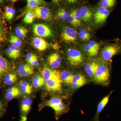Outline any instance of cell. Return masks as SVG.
Wrapping results in <instances>:
<instances>
[{
	"instance_id": "obj_28",
	"label": "cell",
	"mask_w": 121,
	"mask_h": 121,
	"mask_svg": "<svg viewBox=\"0 0 121 121\" xmlns=\"http://www.w3.org/2000/svg\"><path fill=\"white\" fill-rule=\"evenodd\" d=\"M115 2L116 0H101L100 4L102 7L107 9L113 7Z\"/></svg>"
},
{
	"instance_id": "obj_6",
	"label": "cell",
	"mask_w": 121,
	"mask_h": 121,
	"mask_svg": "<svg viewBox=\"0 0 121 121\" xmlns=\"http://www.w3.org/2000/svg\"><path fill=\"white\" fill-rule=\"evenodd\" d=\"M33 31L37 37H48L52 36L51 30L47 25L43 24H36L33 27Z\"/></svg>"
},
{
	"instance_id": "obj_26",
	"label": "cell",
	"mask_w": 121,
	"mask_h": 121,
	"mask_svg": "<svg viewBox=\"0 0 121 121\" xmlns=\"http://www.w3.org/2000/svg\"><path fill=\"white\" fill-rule=\"evenodd\" d=\"M15 9L9 6L5 8L4 12V17L8 21H11L13 19L15 15Z\"/></svg>"
},
{
	"instance_id": "obj_49",
	"label": "cell",
	"mask_w": 121,
	"mask_h": 121,
	"mask_svg": "<svg viewBox=\"0 0 121 121\" xmlns=\"http://www.w3.org/2000/svg\"><path fill=\"white\" fill-rule=\"evenodd\" d=\"M27 1H29L31 0H27Z\"/></svg>"
},
{
	"instance_id": "obj_23",
	"label": "cell",
	"mask_w": 121,
	"mask_h": 121,
	"mask_svg": "<svg viewBox=\"0 0 121 121\" xmlns=\"http://www.w3.org/2000/svg\"><path fill=\"white\" fill-rule=\"evenodd\" d=\"M45 83V81L43 76L37 75L35 76L32 79V85L35 88H40L43 86Z\"/></svg>"
},
{
	"instance_id": "obj_38",
	"label": "cell",
	"mask_w": 121,
	"mask_h": 121,
	"mask_svg": "<svg viewBox=\"0 0 121 121\" xmlns=\"http://www.w3.org/2000/svg\"><path fill=\"white\" fill-rule=\"evenodd\" d=\"M36 56L33 53H29L27 54L26 56V60L29 64L31 62V60Z\"/></svg>"
},
{
	"instance_id": "obj_46",
	"label": "cell",
	"mask_w": 121,
	"mask_h": 121,
	"mask_svg": "<svg viewBox=\"0 0 121 121\" xmlns=\"http://www.w3.org/2000/svg\"><path fill=\"white\" fill-rule=\"evenodd\" d=\"M11 0L12 2H16L17 1L19 0Z\"/></svg>"
},
{
	"instance_id": "obj_13",
	"label": "cell",
	"mask_w": 121,
	"mask_h": 121,
	"mask_svg": "<svg viewBox=\"0 0 121 121\" xmlns=\"http://www.w3.org/2000/svg\"><path fill=\"white\" fill-rule=\"evenodd\" d=\"M48 62L52 69L58 68L62 62V60L58 53H54L50 55L48 58Z\"/></svg>"
},
{
	"instance_id": "obj_45",
	"label": "cell",
	"mask_w": 121,
	"mask_h": 121,
	"mask_svg": "<svg viewBox=\"0 0 121 121\" xmlns=\"http://www.w3.org/2000/svg\"><path fill=\"white\" fill-rule=\"evenodd\" d=\"M60 0H52V2L54 3L57 4L59 1H60Z\"/></svg>"
},
{
	"instance_id": "obj_36",
	"label": "cell",
	"mask_w": 121,
	"mask_h": 121,
	"mask_svg": "<svg viewBox=\"0 0 121 121\" xmlns=\"http://www.w3.org/2000/svg\"><path fill=\"white\" fill-rule=\"evenodd\" d=\"M7 52L8 56L11 58L13 59H16L17 58V56L10 47L7 49Z\"/></svg>"
},
{
	"instance_id": "obj_40",
	"label": "cell",
	"mask_w": 121,
	"mask_h": 121,
	"mask_svg": "<svg viewBox=\"0 0 121 121\" xmlns=\"http://www.w3.org/2000/svg\"><path fill=\"white\" fill-rule=\"evenodd\" d=\"M59 11L67 19L68 17H69L70 14H69V12H67V11H66L64 9H60L59 10Z\"/></svg>"
},
{
	"instance_id": "obj_7",
	"label": "cell",
	"mask_w": 121,
	"mask_h": 121,
	"mask_svg": "<svg viewBox=\"0 0 121 121\" xmlns=\"http://www.w3.org/2000/svg\"><path fill=\"white\" fill-rule=\"evenodd\" d=\"M45 85L48 91L51 92H57L61 89V80L59 75L54 76L45 81Z\"/></svg>"
},
{
	"instance_id": "obj_21",
	"label": "cell",
	"mask_w": 121,
	"mask_h": 121,
	"mask_svg": "<svg viewBox=\"0 0 121 121\" xmlns=\"http://www.w3.org/2000/svg\"><path fill=\"white\" fill-rule=\"evenodd\" d=\"M27 2V4L26 8V13L35 8L38 6L45 4V1L44 0H31Z\"/></svg>"
},
{
	"instance_id": "obj_5",
	"label": "cell",
	"mask_w": 121,
	"mask_h": 121,
	"mask_svg": "<svg viewBox=\"0 0 121 121\" xmlns=\"http://www.w3.org/2000/svg\"><path fill=\"white\" fill-rule=\"evenodd\" d=\"M120 45L117 44H111L106 46L103 48L101 52V56L104 60H110L121 50Z\"/></svg>"
},
{
	"instance_id": "obj_27",
	"label": "cell",
	"mask_w": 121,
	"mask_h": 121,
	"mask_svg": "<svg viewBox=\"0 0 121 121\" xmlns=\"http://www.w3.org/2000/svg\"><path fill=\"white\" fill-rule=\"evenodd\" d=\"M8 67V61L0 55V76L6 72Z\"/></svg>"
},
{
	"instance_id": "obj_44",
	"label": "cell",
	"mask_w": 121,
	"mask_h": 121,
	"mask_svg": "<svg viewBox=\"0 0 121 121\" xmlns=\"http://www.w3.org/2000/svg\"><path fill=\"white\" fill-rule=\"evenodd\" d=\"M2 38H3V34H2V31L0 29V41L2 40Z\"/></svg>"
},
{
	"instance_id": "obj_11",
	"label": "cell",
	"mask_w": 121,
	"mask_h": 121,
	"mask_svg": "<svg viewBox=\"0 0 121 121\" xmlns=\"http://www.w3.org/2000/svg\"><path fill=\"white\" fill-rule=\"evenodd\" d=\"M86 83L85 78L81 74H76L74 75L71 83L70 84L73 89H78L84 86Z\"/></svg>"
},
{
	"instance_id": "obj_34",
	"label": "cell",
	"mask_w": 121,
	"mask_h": 121,
	"mask_svg": "<svg viewBox=\"0 0 121 121\" xmlns=\"http://www.w3.org/2000/svg\"><path fill=\"white\" fill-rule=\"evenodd\" d=\"M88 43L91 46L95 51L98 52L99 51L100 49V45L98 43H97L96 41H90Z\"/></svg>"
},
{
	"instance_id": "obj_29",
	"label": "cell",
	"mask_w": 121,
	"mask_h": 121,
	"mask_svg": "<svg viewBox=\"0 0 121 121\" xmlns=\"http://www.w3.org/2000/svg\"><path fill=\"white\" fill-rule=\"evenodd\" d=\"M35 17L33 13L31 11H28L26 13L23 20L24 22L27 24L32 23L34 21Z\"/></svg>"
},
{
	"instance_id": "obj_37",
	"label": "cell",
	"mask_w": 121,
	"mask_h": 121,
	"mask_svg": "<svg viewBox=\"0 0 121 121\" xmlns=\"http://www.w3.org/2000/svg\"><path fill=\"white\" fill-rule=\"evenodd\" d=\"M10 47L12 48L13 52H14L18 58L20 55V48L16 47V46L13 45H11Z\"/></svg>"
},
{
	"instance_id": "obj_31",
	"label": "cell",
	"mask_w": 121,
	"mask_h": 121,
	"mask_svg": "<svg viewBox=\"0 0 121 121\" xmlns=\"http://www.w3.org/2000/svg\"><path fill=\"white\" fill-rule=\"evenodd\" d=\"M84 48L89 56L91 57L95 56L98 54V52L95 51L88 43L85 45Z\"/></svg>"
},
{
	"instance_id": "obj_1",
	"label": "cell",
	"mask_w": 121,
	"mask_h": 121,
	"mask_svg": "<svg viewBox=\"0 0 121 121\" xmlns=\"http://www.w3.org/2000/svg\"><path fill=\"white\" fill-rule=\"evenodd\" d=\"M110 76L108 67L104 64H98L93 77L95 82L99 84H106L109 81Z\"/></svg>"
},
{
	"instance_id": "obj_12",
	"label": "cell",
	"mask_w": 121,
	"mask_h": 121,
	"mask_svg": "<svg viewBox=\"0 0 121 121\" xmlns=\"http://www.w3.org/2000/svg\"><path fill=\"white\" fill-rule=\"evenodd\" d=\"M18 75L21 77H26L34 73L32 66L29 64H23L20 65L17 70Z\"/></svg>"
},
{
	"instance_id": "obj_14",
	"label": "cell",
	"mask_w": 121,
	"mask_h": 121,
	"mask_svg": "<svg viewBox=\"0 0 121 121\" xmlns=\"http://www.w3.org/2000/svg\"><path fill=\"white\" fill-rule=\"evenodd\" d=\"M111 94V93L109 94L108 95L105 96V97H104L102 99L101 101L99 103V104L98 105L95 116L93 118V121H99V116L100 113L104 109V108L105 107L107 104L108 103L110 96Z\"/></svg>"
},
{
	"instance_id": "obj_10",
	"label": "cell",
	"mask_w": 121,
	"mask_h": 121,
	"mask_svg": "<svg viewBox=\"0 0 121 121\" xmlns=\"http://www.w3.org/2000/svg\"><path fill=\"white\" fill-rule=\"evenodd\" d=\"M32 44L35 48L40 51H45L50 46V44L45 40L37 36L33 39Z\"/></svg>"
},
{
	"instance_id": "obj_32",
	"label": "cell",
	"mask_w": 121,
	"mask_h": 121,
	"mask_svg": "<svg viewBox=\"0 0 121 121\" xmlns=\"http://www.w3.org/2000/svg\"><path fill=\"white\" fill-rule=\"evenodd\" d=\"M71 13L74 17L78 26H79L81 24V20H82L80 16V9H74L72 11Z\"/></svg>"
},
{
	"instance_id": "obj_47",
	"label": "cell",
	"mask_w": 121,
	"mask_h": 121,
	"mask_svg": "<svg viewBox=\"0 0 121 121\" xmlns=\"http://www.w3.org/2000/svg\"><path fill=\"white\" fill-rule=\"evenodd\" d=\"M3 0H0V4L1 3H2L3 2Z\"/></svg>"
},
{
	"instance_id": "obj_41",
	"label": "cell",
	"mask_w": 121,
	"mask_h": 121,
	"mask_svg": "<svg viewBox=\"0 0 121 121\" xmlns=\"http://www.w3.org/2000/svg\"><path fill=\"white\" fill-rule=\"evenodd\" d=\"M57 15H58V17L61 19L63 20L67 19V18L59 11H58V13H57Z\"/></svg>"
},
{
	"instance_id": "obj_18",
	"label": "cell",
	"mask_w": 121,
	"mask_h": 121,
	"mask_svg": "<svg viewBox=\"0 0 121 121\" xmlns=\"http://www.w3.org/2000/svg\"><path fill=\"white\" fill-rule=\"evenodd\" d=\"M20 93L19 88L16 86L12 87L7 90L5 97L8 100H11L19 96Z\"/></svg>"
},
{
	"instance_id": "obj_3",
	"label": "cell",
	"mask_w": 121,
	"mask_h": 121,
	"mask_svg": "<svg viewBox=\"0 0 121 121\" xmlns=\"http://www.w3.org/2000/svg\"><path fill=\"white\" fill-rule=\"evenodd\" d=\"M46 105L53 109L56 115L58 117L66 111V107L62 99L59 98H52L48 101Z\"/></svg>"
},
{
	"instance_id": "obj_24",
	"label": "cell",
	"mask_w": 121,
	"mask_h": 121,
	"mask_svg": "<svg viewBox=\"0 0 121 121\" xmlns=\"http://www.w3.org/2000/svg\"><path fill=\"white\" fill-rule=\"evenodd\" d=\"M17 80V76L16 74L14 73L7 74L4 77V83L5 84L8 85H12Z\"/></svg>"
},
{
	"instance_id": "obj_39",
	"label": "cell",
	"mask_w": 121,
	"mask_h": 121,
	"mask_svg": "<svg viewBox=\"0 0 121 121\" xmlns=\"http://www.w3.org/2000/svg\"><path fill=\"white\" fill-rule=\"evenodd\" d=\"M29 64H30L32 66H37L39 65V61L37 60V56L35 57Z\"/></svg>"
},
{
	"instance_id": "obj_25",
	"label": "cell",
	"mask_w": 121,
	"mask_h": 121,
	"mask_svg": "<svg viewBox=\"0 0 121 121\" xmlns=\"http://www.w3.org/2000/svg\"><path fill=\"white\" fill-rule=\"evenodd\" d=\"M15 33L17 36L20 39H24L26 37L28 30L26 28L22 27H17L15 29Z\"/></svg>"
},
{
	"instance_id": "obj_2",
	"label": "cell",
	"mask_w": 121,
	"mask_h": 121,
	"mask_svg": "<svg viewBox=\"0 0 121 121\" xmlns=\"http://www.w3.org/2000/svg\"><path fill=\"white\" fill-rule=\"evenodd\" d=\"M67 59L69 63L73 66L80 65L83 61V56L79 50L73 48L68 50Z\"/></svg>"
},
{
	"instance_id": "obj_8",
	"label": "cell",
	"mask_w": 121,
	"mask_h": 121,
	"mask_svg": "<svg viewBox=\"0 0 121 121\" xmlns=\"http://www.w3.org/2000/svg\"><path fill=\"white\" fill-rule=\"evenodd\" d=\"M78 33L73 29L69 27H66L63 29L60 35L63 41L66 43H73L77 39Z\"/></svg>"
},
{
	"instance_id": "obj_16",
	"label": "cell",
	"mask_w": 121,
	"mask_h": 121,
	"mask_svg": "<svg viewBox=\"0 0 121 121\" xmlns=\"http://www.w3.org/2000/svg\"><path fill=\"white\" fill-rule=\"evenodd\" d=\"M32 103L31 99L29 98H25L22 100L21 104V111L24 116H26L29 112Z\"/></svg>"
},
{
	"instance_id": "obj_15",
	"label": "cell",
	"mask_w": 121,
	"mask_h": 121,
	"mask_svg": "<svg viewBox=\"0 0 121 121\" xmlns=\"http://www.w3.org/2000/svg\"><path fill=\"white\" fill-rule=\"evenodd\" d=\"M81 20L85 22L90 21L92 17V13L87 7L83 6L80 9Z\"/></svg>"
},
{
	"instance_id": "obj_30",
	"label": "cell",
	"mask_w": 121,
	"mask_h": 121,
	"mask_svg": "<svg viewBox=\"0 0 121 121\" xmlns=\"http://www.w3.org/2000/svg\"><path fill=\"white\" fill-rule=\"evenodd\" d=\"M9 41L12 45L19 48L20 47L22 44V40L20 38L15 35H11L10 36Z\"/></svg>"
},
{
	"instance_id": "obj_4",
	"label": "cell",
	"mask_w": 121,
	"mask_h": 121,
	"mask_svg": "<svg viewBox=\"0 0 121 121\" xmlns=\"http://www.w3.org/2000/svg\"><path fill=\"white\" fill-rule=\"evenodd\" d=\"M35 18L46 20H51L52 19V15L50 9L47 7L39 6L32 10Z\"/></svg>"
},
{
	"instance_id": "obj_33",
	"label": "cell",
	"mask_w": 121,
	"mask_h": 121,
	"mask_svg": "<svg viewBox=\"0 0 121 121\" xmlns=\"http://www.w3.org/2000/svg\"><path fill=\"white\" fill-rule=\"evenodd\" d=\"M79 37L83 40H87L90 39L91 35L86 30L82 29L78 33Z\"/></svg>"
},
{
	"instance_id": "obj_9",
	"label": "cell",
	"mask_w": 121,
	"mask_h": 121,
	"mask_svg": "<svg viewBox=\"0 0 121 121\" xmlns=\"http://www.w3.org/2000/svg\"><path fill=\"white\" fill-rule=\"evenodd\" d=\"M109 13V12L107 9L100 6L94 15L95 22L97 24L103 23L105 22Z\"/></svg>"
},
{
	"instance_id": "obj_43",
	"label": "cell",
	"mask_w": 121,
	"mask_h": 121,
	"mask_svg": "<svg viewBox=\"0 0 121 121\" xmlns=\"http://www.w3.org/2000/svg\"><path fill=\"white\" fill-rule=\"evenodd\" d=\"M27 121V117L26 116H23L21 117V121Z\"/></svg>"
},
{
	"instance_id": "obj_19",
	"label": "cell",
	"mask_w": 121,
	"mask_h": 121,
	"mask_svg": "<svg viewBox=\"0 0 121 121\" xmlns=\"http://www.w3.org/2000/svg\"><path fill=\"white\" fill-rule=\"evenodd\" d=\"M19 86L21 93L27 95L30 94L32 93L33 86L27 82L21 81Z\"/></svg>"
},
{
	"instance_id": "obj_35",
	"label": "cell",
	"mask_w": 121,
	"mask_h": 121,
	"mask_svg": "<svg viewBox=\"0 0 121 121\" xmlns=\"http://www.w3.org/2000/svg\"><path fill=\"white\" fill-rule=\"evenodd\" d=\"M68 22L72 25L74 26H78V25L74 17L71 13L70 14L69 17L67 18Z\"/></svg>"
},
{
	"instance_id": "obj_20",
	"label": "cell",
	"mask_w": 121,
	"mask_h": 121,
	"mask_svg": "<svg viewBox=\"0 0 121 121\" xmlns=\"http://www.w3.org/2000/svg\"><path fill=\"white\" fill-rule=\"evenodd\" d=\"M73 76L70 72L68 71H63L60 73L61 81L68 85H70L71 83Z\"/></svg>"
},
{
	"instance_id": "obj_42",
	"label": "cell",
	"mask_w": 121,
	"mask_h": 121,
	"mask_svg": "<svg viewBox=\"0 0 121 121\" xmlns=\"http://www.w3.org/2000/svg\"><path fill=\"white\" fill-rule=\"evenodd\" d=\"M69 4H74L77 2L78 0H67Z\"/></svg>"
},
{
	"instance_id": "obj_17",
	"label": "cell",
	"mask_w": 121,
	"mask_h": 121,
	"mask_svg": "<svg viewBox=\"0 0 121 121\" xmlns=\"http://www.w3.org/2000/svg\"><path fill=\"white\" fill-rule=\"evenodd\" d=\"M41 74L44 80L46 81L52 77L59 75L60 73L57 71L52 70L49 68L45 67L42 70Z\"/></svg>"
},
{
	"instance_id": "obj_22",
	"label": "cell",
	"mask_w": 121,
	"mask_h": 121,
	"mask_svg": "<svg viewBox=\"0 0 121 121\" xmlns=\"http://www.w3.org/2000/svg\"><path fill=\"white\" fill-rule=\"evenodd\" d=\"M98 64L97 63L95 62H91L86 64L84 70L87 74L90 76L93 77L95 73Z\"/></svg>"
},
{
	"instance_id": "obj_48",
	"label": "cell",
	"mask_w": 121,
	"mask_h": 121,
	"mask_svg": "<svg viewBox=\"0 0 121 121\" xmlns=\"http://www.w3.org/2000/svg\"><path fill=\"white\" fill-rule=\"evenodd\" d=\"M1 103L0 102V108L1 107Z\"/></svg>"
}]
</instances>
